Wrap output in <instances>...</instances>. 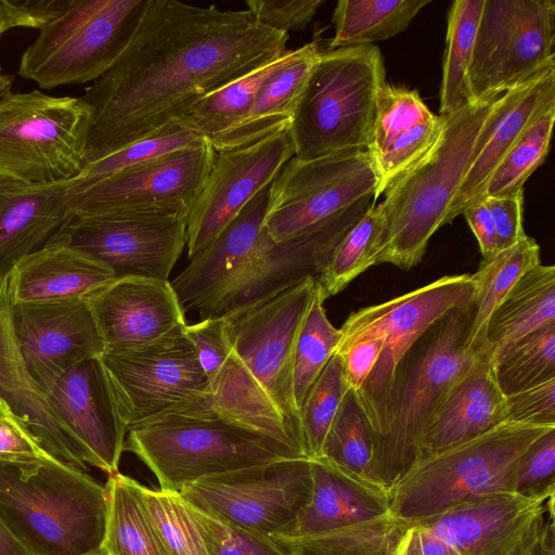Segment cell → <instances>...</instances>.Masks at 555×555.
I'll use <instances>...</instances> for the list:
<instances>
[{"label":"cell","instance_id":"obj_61","mask_svg":"<svg viewBox=\"0 0 555 555\" xmlns=\"http://www.w3.org/2000/svg\"><path fill=\"white\" fill-rule=\"evenodd\" d=\"M392 555H420L414 542L412 526L408 529Z\"/></svg>","mask_w":555,"mask_h":555},{"label":"cell","instance_id":"obj_48","mask_svg":"<svg viewBox=\"0 0 555 555\" xmlns=\"http://www.w3.org/2000/svg\"><path fill=\"white\" fill-rule=\"evenodd\" d=\"M197 513L211 555H287L272 538L230 525L199 509Z\"/></svg>","mask_w":555,"mask_h":555},{"label":"cell","instance_id":"obj_16","mask_svg":"<svg viewBox=\"0 0 555 555\" xmlns=\"http://www.w3.org/2000/svg\"><path fill=\"white\" fill-rule=\"evenodd\" d=\"M184 325L153 341L104 349L100 356L128 430L169 410L207 383Z\"/></svg>","mask_w":555,"mask_h":555},{"label":"cell","instance_id":"obj_17","mask_svg":"<svg viewBox=\"0 0 555 555\" xmlns=\"http://www.w3.org/2000/svg\"><path fill=\"white\" fill-rule=\"evenodd\" d=\"M210 141L125 168L92 184L73 188L74 215L130 211L189 214L211 169Z\"/></svg>","mask_w":555,"mask_h":555},{"label":"cell","instance_id":"obj_13","mask_svg":"<svg viewBox=\"0 0 555 555\" xmlns=\"http://www.w3.org/2000/svg\"><path fill=\"white\" fill-rule=\"evenodd\" d=\"M377 176L367 151L291 158L272 181L262 228L275 242L311 231L364 198H373Z\"/></svg>","mask_w":555,"mask_h":555},{"label":"cell","instance_id":"obj_30","mask_svg":"<svg viewBox=\"0 0 555 555\" xmlns=\"http://www.w3.org/2000/svg\"><path fill=\"white\" fill-rule=\"evenodd\" d=\"M114 279L107 266L80 249L48 243L12 268L13 304L86 300Z\"/></svg>","mask_w":555,"mask_h":555},{"label":"cell","instance_id":"obj_54","mask_svg":"<svg viewBox=\"0 0 555 555\" xmlns=\"http://www.w3.org/2000/svg\"><path fill=\"white\" fill-rule=\"evenodd\" d=\"M483 199L494 223L498 251L515 245L526 236L522 218L524 191Z\"/></svg>","mask_w":555,"mask_h":555},{"label":"cell","instance_id":"obj_26","mask_svg":"<svg viewBox=\"0 0 555 555\" xmlns=\"http://www.w3.org/2000/svg\"><path fill=\"white\" fill-rule=\"evenodd\" d=\"M270 185L260 190L170 284L184 312H204L229 288L262 230Z\"/></svg>","mask_w":555,"mask_h":555},{"label":"cell","instance_id":"obj_5","mask_svg":"<svg viewBox=\"0 0 555 555\" xmlns=\"http://www.w3.org/2000/svg\"><path fill=\"white\" fill-rule=\"evenodd\" d=\"M126 450L149 467L159 489L175 492L205 477L282 459L306 457L292 443L196 413H163L129 428Z\"/></svg>","mask_w":555,"mask_h":555},{"label":"cell","instance_id":"obj_56","mask_svg":"<svg viewBox=\"0 0 555 555\" xmlns=\"http://www.w3.org/2000/svg\"><path fill=\"white\" fill-rule=\"evenodd\" d=\"M462 215L478 242L482 259L498 253L495 228L486 201L473 203Z\"/></svg>","mask_w":555,"mask_h":555},{"label":"cell","instance_id":"obj_14","mask_svg":"<svg viewBox=\"0 0 555 555\" xmlns=\"http://www.w3.org/2000/svg\"><path fill=\"white\" fill-rule=\"evenodd\" d=\"M317 287V279L307 278L223 317L233 352L281 412L304 454L300 414L293 393V363L297 338Z\"/></svg>","mask_w":555,"mask_h":555},{"label":"cell","instance_id":"obj_46","mask_svg":"<svg viewBox=\"0 0 555 555\" xmlns=\"http://www.w3.org/2000/svg\"><path fill=\"white\" fill-rule=\"evenodd\" d=\"M348 389L343 359L334 353L300 406L304 451L309 460L321 456L325 437Z\"/></svg>","mask_w":555,"mask_h":555},{"label":"cell","instance_id":"obj_22","mask_svg":"<svg viewBox=\"0 0 555 555\" xmlns=\"http://www.w3.org/2000/svg\"><path fill=\"white\" fill-rule=\"evenodd\" d=\"M12 321L26 370L42 393L105 349L87 300L13 304Z\"/></svg>","mask_w":555,"mask_h":555},{"label":"cell","instance_id":"obj_23","mask_svg":"<svg viewBox=\"0 0 555 555\" xmlns=\"http://www.w3.org/2000/svg\"><path fill=\"white\" fill-rule=\"evenodd\" d=\"M86 300L105 349L143 345L186 324L170 281L116 278Z\"/></svg>","mask_w":555,"mask_h":555},{"label":"cell","instance_id":"obj_10","mask_svg":"<svg viewBox=\"0 0 555 555\" xmlns=\"http://www.w3.org/2000/svg\"><path fill=\"white\" fill-rule=\"evenodd\" d=\"M476 291L474 274L444 275L385 302L353 311L339 328L341 337L335 351L338 354L358 340L384 337L375 367L356 391L373 429L374 444L384 430L389 391L400 359L446 313L472 304Z\"/></svg>","mask_w":555,"mask_h":555},{"label":"cell","instance_id":"obj_45","mask_svg":"<svg viewBox=\"0 0 555 555\" xmlns=\"http://www.w3.org/2000/svg\"><path fill=\"white\" fill-rule=\"evenodd\" d=\"M324 301L317 287L296 343L293 393L299 414L308 390L335 353L341 337L340 330L326 315Z\"/></svg>","mask_w":555,"mask_h":555},{"label":"cell","instance_id":"obj_43","mask_svg":"<svg viewBox=\"0 0 555 555\" xmlns=\"http://www.w3.org/2000/svg\"><path fill=\"white\" fill-rule=\"evenodd\" d=\"M505 396L555 377V321L524 336L494 360Z\"/></svg>","mask_w":555,"mask_h":555},{"label":"cell","instance_id":"obj_1","mask_svg":"<svg viewBox=\"0 0 555 555\" xmlns=\"http://www.w3.org/2000/svg\"><path fill=\"white\" fill-rule=\"evenodd\" d=\"M287 40L248 10L149 0L121 55L79 96L89 111L86 166L157 133L208 94L278 59Z\"/></svg>","mask_w":555,"mask_h":555},{"label":"cell","instance_id":"obj_39","mask_svg":"<svg viewBox=\"0 0 555 555\" xmlns=\"http://www.w3.org/2000/svg\"><path fill=\"white\" fill-rule=\"evenodd\" d=\"M483 4L485 0H455L450 5L439 92L441 115L468 103V70Z\"/></svg>","mask_w":555,"mask_h":555},{"label":"cell","instance_id":"obj_55","mask_svg":"<svg viewBox=\"0 0 555 555\" xmlns=\"http://www.w3.org/2000/svg\"><path fill=\"white\" fill-rule=\"evenodd\" d=\"M384 346V337H371L358 340L339 356L347 384L358 391L375 367Z\"/></svg>","mask_w":555,"mask_h":555},{"label":"cell","instance_id":"obj_62","mask_svg":"<svg viewBox=\"0 0 555 555\" xmlns=\"http://www.w3.org/2000/svg\"><path fill=\"white\" fill-rule=\"evenodd\" d=\"M12 81V76L4 74L0 66V99L11 91Z\"/></svg>","mask_w":555,"mask_h":555},{"label":"cell","instance_id":"obj_4","mask_svg":"<svg viewBox=\"0 0 555 555\" xmlns=\"http://www.w3.org/2000/svg\"><path fill=\"white\" fill-rule=\"evenodd\" d=\"M495 100L466 103L448 115L443 132L431 151L385 190L376 264L390 263L410 270L421 262L430 237L447 224L477 137Z\"/></svg>","mask_w":555,"mask_h":555},{"label":"cell","instance_id":"obj_53","mask_svg":"<svg viewBox=\"0 0 555 555\" xmlns=\"http://www.w3.org/2000/svg\"><path fill=\"white\" fill-rule=\"evenodd\" d=\"M245 3L260 24L288 34L305 29L324 0H247Z\"/></svg>","mask_w":555,"mask_h":555},{"label":"cell","instance_id":"obj_9","mask_svg":"<svg viewBox=\"0 0 555 555\" xmlns=\"http://www.w3.org/2000/svg\"><path fill=\"white\" fill-rule=\"evenodd\" d=\"M88 121L79 96L10 91L0 99V177L34 185L76 180Z\"/></svg>","mask_w":555,"mask_h":555},{"label":"cell","instance_id":"obj_25","mask_svg":"<svg viewBox=\"0 0 555 555\" xmlns=\"http://www.w3.org/2000/svg\"><path fill=\"white\" fill-rule=\"evenodd\" d=\"M555 101V67L544 69L498 98L477 137L464 179L450 207L451 223L473 203L480 201L486 184L527 126Z\"/></svg>","mask_w":555,"mask_h":555},{"label":"cell","instance_id":"obj_49","mask_svg":"<svg viewBox=\"0 0 555 555\" xmlns=\"http://www.w3.org/2000/svg\"><path fill=\"white\" fill-rule=\"evenodd\" d=\"M514 490L527 496L555 493V429L541 436L521 455Z\"/></svg>","mask_w":555,"mask_h":555},{"label":"cell","instance_id":"obj_59","mask_svg":"<svg viewBox=\"0 0 555 555\" xmlns=\"http://www.w3.org/2000/svg\"><path fill=\"white\" fill-rule=\"evenodd\" d=\"M532 555H555L554 509L550 511Z\"/></svg>","mask_w":555,"mask_h":555},{"label":"cell","instance_id":"obj_42","mask_svg":"<svg viewBox=\"0 0 555 555\" xmlns=\"http://www.w3.org/2000/svg\"><path fill=\"white\" fill-rule=\"evenodd\" d=\"M554 121L555 101L542 108L503 157L489 178L481 199L524 191L526 180L548 154Z\"/></svg>","mask_w":555,"mask_h":555},{"label":"cell","instance_id":"obj_6","mask_svg":"<svg viewBox=\"0 0 555 555\" xmlns=\"http://www.w3.org/2000/svg\"><path fill=\"white\" fill-rule=\"evenodd\" d=\"M551 429L555 427L506 422L417 459L389 489V512L412 526L474 495L515 492L521 455Z\"/></svg>","mask_w":555,"mask_h":555},{"label":"cell","instance_id":"obj_34","mask_svg":"<svg viewBox=\"0 0 555 555\" xmlns=\"http://www.w3.org/2000/svg\"><path fill=\"white\" fill-rule=\"evenodd\" d=\"M142 486L119 472L108 476L107 555H169L147 511Z\"/></svg>","mask_w":555,"mask_h":555},{"label":"cell","instance_id":"obj_60","mask_svg":"<svg viewBox=\"0 0 555 555\" xmlns=\"http://www.w3.org/2000/svg\"><path fill=\"white\" fill-rule=\"evenodd\" d=\"M0 555H30L0 520Z\"/></svg>","mask_w":555,"mask_h":555},{"label":"cell","instance_id":"obj_21","mask_svg":"<svg viewBox=\"0 0 555 555\" xmlns=\"http://www.w3.org/2000/svg\"><path fill=\"white\" fill-rule=\"evenodd\" d=\"M87 465L118 473L128 426L121 418L100 357L60 375L43 392Z\"/></svg>","mask_w":555,"mask_h":555},{"label":"cell","instance_id":"obj_44","mask_svg":"<svg viewBox=\"0 0 555 555\" xmlns=\"http://www.w3.org/2000/svg\"><path fill=\"white\" fill-rule=\"evenodd\" d=\"M142 493L169 555H211L197 509L179 492L142 486Z\"/></svg>","mask_w":555,"mask_h":555},{"label":"cell","instance_id":"obj_15","mask_svg":"<svg viewBox=\"0 0 555 555\" xmlns=\"http://www.w3.org/2000/svg\"><path fill=\"white\" fill-rule=\"evenodd\" d=\"M188 214L130 211L72 215L49 243H61L107 266L116 278L169 281L186 247Z\"/></svg>","mask_w":555,"mask_h":555},{"label":"cell","instance_id":"obj_8","mask_svg":"<svg viewBox=\"0 0 555 555\" xmlns=\"http://www.w3.org/2000/svg\"><path fill=\"white\" fill-rule=\"evenodd\" d=\"M149 0H72L39 29L24 51L18 75L42 89L95 81L130 42Z\"/></svg>","mask_w":555,"mask_h":555},{"label":"cell","instance_id":"obj_35","mask_svg":"<svg viewBox=\"0 0 555 555\" xmlns=\"http://www.w3.org/2000/svg\"><path fill=\"white\" fill-rule=\"evenodd\" d=\"M302 51L304 46L295 50H285L278 59L208 94L176 121L208 140L222 133L246 115L264 82L274 73L296 60Z\"/></svg>","mask_w":555,"mask_h":555},{"label":"cell","instance_id":"obj_47","mask_svg":"<svg viewBox=\"0 0 555 555\" xmlns=\"http://www.w3.org/2000/svg\"><path fill=\"white\" fill-rule=\"evenodd\" d=\"M209 141L172 121L157 133L133 142L119 151L88 164L73 181L75 188L92 184L125 168L151 160L162 155Z\"/></svg>","mask_w":555,"mask_h":555},{"label":"cell","instance_id":"obj_19","mask_svg":"<svg viewBox=\"0 0 555 555\" xmlns=\"http://www.w3.org/2000/svg\"><path fill=\"white\" fill-rule=\"evenodd\" d=\"M554 494L486 492L416 525L462 555H532L554 509Z\"/></svg>","mask_w":555,"mask_h":555},{"label":"cell","instance_id":"obj_3","mask_svg":"<svg viewBox=\"0 0 555 555\" xmlns=\"http://www.w3.org/2000/svg\"><path fill=\"white\" fill-rule=\"evenodd\" d=\"M474 301L429 326L400 359L391 383L385 426L374 444L373 469L388 490L418 456L433 415L482 351L468 348Z\"/></svg>","mask_w":555,"mask_h":555},{"label":"cell","instance_id":"obj_7","mask_svg":"<svg viewBox=\"0 0 555 555\" xmlns=\"http://www.w3.org/2000/svg\"><path fill=\"white\" fill-rule=\"evenodd\" d=\"M385 78L384 59L374 44L322 50L291 124L294 157L365 151Z\"/></svg>","mask_w":555,"mask_h":555},{"label":"cell","instance_id":"obj_33","mask_svg":"<svg viewBox=\"0 0 555 555\" xmlns=\"http://www.w3.org/2000/svg\"><path fill=\"white\" fill-rule=\"evenodd\" d=\"M555 321V267L537 264L526 272L492 312L482 350L493 362L540 326Z\"/></svg>","mask_w":555,"mask_h":555},{"label":"cell","instance_id":"obj_11","mask_svg":"<svg viewBox=\"0 0 555 555\" xmlns=\"http://www.w3.org/2000/svg\"><path fill=\"white\" fill-rule=\"evenodd\" d=\"M312 493L311 460L282 459L205 477L179 491L192 506L273 540L286 538Z\"/></svg>","mask_w":555,"mask_h":555},{"label":"cell","instance_id":"obj_36","mask_svg":"<svg viewBox=\"0 0 555 555\" xmlns=\"http://www.w3.org/2000/svg\"><path fill=\"white\" fill-rule=\"evenodd\" d=\"M431 0H339L328 50L373 44L404 31Z\"/></svg>","mask_w":555,"mask_h":555},{"label":"cell","instance_id":"obj_31","mask_svg":"<svg viewBox=\"0 0 555 555\" xmlns=\"http://www.w3.org/2000/svg\"><path fill=\"white\" fill-rule=\"evenodd\" d=\"M311 472L310 501L293 531L282 539L319 534L389 512L388 489L366 482L323 460H311Z\"/></svg>","mask_w":555,"mask_h":555},{"label":"cell","instance_id":"obj_18","mask_svg":"<svg viewBox=\"0 0 555 555\" xmlns=\"http://www.w3.org/2000/svg\"><path fill=\"white\" fill-rule=\"evenodd\" d=\"M375 204L364 198L335 219L275 242L261 230L236 279L201 319L223 318L263 301L307 278L318 279L348 231Z\"/></svg>","mask_w":555,"mask_h":555},{"label":"cell","instance_id":"obj_41","mask_svg":"<svg viewBox=\"0 0 555 555\" xmlns=\"http://www.w3.org/2000/svg\"><path fill=\"white\" fill-rule=\"evenodd\" d=\"M383 225L382 206L373 204L348 231L317 279L324 299L340 293L361 273L376 264Z\"/></svg>","mask_w":555,"mask_h":555},{"label":"cell","instance_id":"obj_2","mask_svg":"<svg viewBox=\"0 0 555 555\" xmlns=\"http://www.w3.org/2000/svg\"><path fill=\"white\" fill-rule=\"evenodd\" d=\"M105 485L56 459L0 462V520L30 555H107Z\"/></svg>","mask_w":555,"mask_h":555},{"label":"cell","instance_id":"obj_27","mask_svg":"<svg viewBox=\"0 0 555 555\" xmlns=\"http://www.w3.org/2000/svg\"><path fill=\"white\" fill-rule=\"evenodd\" d=\"M12 269L0 275V396L54 459L87 470L82 453L29 376L12 321Z\"/></svg>","mask_w":555,"mask_h":555},{"label":"cell","instance_id":"obj_12","mask_svg":"<svg viewBox=\"0 0 555 555\" xmlns=\"http://www.w3.org/2000/svg\"><path fill=\"white\" fill-rule=\"evenodd\" d=\"M553 0H485L468 70V103L500 98L555 67Z\"/></svg>","mask_w":555,"mask_h":555},{"label":"cell","instance_id":"obj_37","mask_svg":"<svg viewBox=\"0 0 555 555\" xmlns=\"http://www.w3.org/2000/svg\"><path fill=\"white\" fill-rule=\"evenodd\" d=\"M540 263V246L528 235L515 245L481 260L478 270L473 273L477 291L467 338L469 349L482 350L487 323L492 312L516 282Z\"/></svg>","mask_w":555,"mask_h":555},{"label":"cell","instance_id":"obj_52","mask_svg":"<svg viewBox=\"0 0 555 555\" xmlns=\"http://www.w3.org/2000/svg\"><path fill=\"white\" fill-rule=\"evenodd\" d=\"M506 422L555 427V377L506 396Z\"/></svg>","mask_w":555,"mask_h":555},{"label":"cell","instance_id":"obj_20","mask_svg":"<svg viewBox=\"0 0 555 555\" xmlns=\"http://www.w3.org/2000/svg\"><path fill=\"white\" fill-rule=\"evenodd\" d=\"M295 156L291 125L253 144L222 150L188 214L189 260L205 249Z\"/></svg>","mask_w":555,"mask_h":555},{"label":"cell","instance_id":"obj_24","mask_svg":"<svg viewBox=\"0 0 555 555\" xmlns=\"http://www.w3.org/2000/svg\"><path fill=\"white\" fill-rule=\"evenodd\" d=\"M448 115H436L417 90L383 85L366 149L378 184L374 203L388 185L421 160L439 141Z\"/></svg>","mask_w":555,"mask_h":555},{"label":"cell","instance_id":"obj_57","mask_svg":"<svg viewBox=\"0 0 555 555\" xmlns=\"http://www.w3.org/2000/svg\"><path fill=\"white\" fill-rule=\"evenodd\" d=\"M15 27L34 28L27 0H0V36Z\"/></svg>","mask_w":555,"mask_h":555},{"label":"cell","instance_id":"obj_51","mask_svg":"<svg viewBox=\"0 0 555 555\" xmlns=\"http://www.w3.org/2000/svg\"><path fill=\"white\" fill-rule=\"evenodd\" d=\"M184 334L193 347L207 382L214 379L232 352L223 318H205L184 325Z\"/></svg>","mask_w":555,"mask_h":555},{"label":"cell","instance_id":"obj_50","mask_svg":"<svg viewBox=\"0 0 555 555\" xmlns=\"http://www.w3.org/2000/svg\"><path fill=\"white\" fill-rule=\"evenodd\" d=\"M51 456L9 402L0 396V462L26 464Z\"/></svg>","mask_w":555,"mask_h":555},{"label":"cell","instance_id":"obj_58","mask_svg":"<svg viewBox=\"0 0 555 555\" xmlns=\"http://www.w3.org/2000/svg\"><path fill=\"white\" fill-rule=\"evenodd\" d=\"M413 538L420 555H462L454 547L431 534L420 525H412Z\"/></svg>","mask_w":555,"mask_h":555},{"label":"cell","instance_id":"obj_38","mask_svg":"<svg viewBox=\"0 0 555 555\" xmlns=\"http://www.w3.org/2000/svg\"><path fill=\"white\" fill-rule=\"evenodd\" d=\"M410 527L388 512L319 534L275 541L287 555H392Z\"/></svg>","mask_w":555,"mask_h":555},{"label":"cell","instance_id":"obj_29","mask_svg":"<svg viewBox=\"0 0 555 555\" xmlns=\"http://www.w3.org/2000/svg\"><path fill=\"white\" fill-rule=\"evenodd\" d=\"M73 181L34 185L0 177V275L46 246L72 217Z\"/></svg>","mask_w":555,"mask_h":555},{"label":"cell","instance_id":"obj_40","mask_svg":"<svg viewBox=\"0 0 555 555\" xmlns=\"http://www.w3.org/2000/svg\"><path fill=\"white\" fill-rule=\"evenodd\" d=\"M374 439L357 393L349 388L325 437L321 456L317 460L326 461L366 482L384 487L373 469Z\"/></svg>","mask_w":555,"mask_h":555},{"label":"cell","instance_id":"obj_32","mask_svg":"<svg viewBox=\"0 0 555 555\" xmlns=\"http://www.w3.org/2000/svg\"><path fill=\"white\" fill-rule=\"evenodd\" d=\"M322 50L315 41L306 43L296 60L274 73L259 90L246 115L209 140L215 151L249 145L289 126Z\"/></svg>","mask_w":555,"mask_h":555},{"label":"cell","instance_id":"obj_28","mask_svg":"<svg viewBox=\"0 0 555 555\" xmlns=\"http://www.w3.org/2000/svg\"><path fill=\"white\" fill-rule=\"evenodd\" d=\"M505 418L506 396L498 385L493 359L482 351L433 415L417 459L482 435Z\"/></svg>","mask_w":555,"mask_h":555}]
</instances>
